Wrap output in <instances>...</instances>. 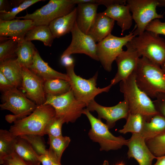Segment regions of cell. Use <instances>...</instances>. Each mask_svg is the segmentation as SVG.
<instances>
[{
  "instance_id": "obj_15",
  "label": "cell",
  "mask_w": 165,
  "mask_h": 165,
  "mask_svg": "<svg viewBox=\"0 0 165 165\" xmlns=\"http://www.w3.org/2000/svg\"><path fill=\"white\" fill-rule=\"evenodd\" d=\"M127 49L123 51L117 57V72L111 80L112 86L128 77L134 71L140 57L136 50L128 42L125 46Z\"/></svg>"
},
{
  "instance_id": "obj_14",
  "label": "cell",
  "mask_w": 165,
  "mask_h": 165,
  "mask_svg": "<svg viewBox=\"0 0 165 165\" xmlns=\"http://www.w3.org/2000/svg\"><path fill=\"white\" fill-rule=\"evenodd\" d=\"M86 109L90 112L96 111L98 119H103L106 120V124L109 129L113 127L117 120L122 119H126L129 114L127 103L124 100L111 107L101 105L94 100L89 104Z\"/></svg>"
},
{
  "instance_id": "obj_44",
  "label": "cell",
  "mask_w": 165,
  "mask_h": 165,
  "mask_svg": "<svg viewBox=\"0 0 165 165\" xmlns=\"http://www.w3.org/2000/svg\"><path fill=\"white\" fill-rule=\"evenodd\" d=\"M10 6L8 1L0 0V12L9 11Z\"/></svg>"
},
{
  "instance_id": "obj_17",
  "label": "cell",
  "mask_w": 165,
  "mask_h": 165,
  "mask_svg": "<svg viewBox=\"0 0 165 165\" xmlns=\"http://www.w3.org/2000/svg\"><path fill=\"white\" fill-rule=\"evenodd\" d=\"M35 26L33 21L30 20H0V35L9 37L18 41L24 39L28 32Z\"/></svg>"
},
{
  "instance_id": "obj_34",
  "label": "cell",
  "mask_w": 165,
  "mask_h": 165,
  "mask_svg": "<svg viewBox=\"0 0 165 165\" xmlns=\"http://www.w3.org/2000/svg\"><path fill=\"white\" fill-rule=\"evenodd\" d=\"M19 137L27 141L39 155L48 154L42 136L30 134Z\"/></svg>"
},
{
  "instance_id": "obj_18",
  "label": "cell",
  "mask_w": 165,
  "mask_h": 165,
  "mask_svg": "<svg viewBox=\"0 0 165 165\" xmlns=\"http://www.w3.org/2000/svg\"><path fill=\"white\" fill-rule=\"evenodd\" d=\"M77 5L76 24L82 32L87 34L96 20L98 5L87 2Z\"/></svg>"
},
{
  "instance_id": "obj_4",
  "label": "cell",
  "mask_w": 165,
  "mask_h": 165,
  "mask_svg": "<svg viewBox=\"0 0 165 165\" xmlns=\"http://www.w3.org/2000/svg\"><path fill=\"white\" fill-rule=\"evenodd\" d=\"M129 43L140 57H145L160 66L165 62V40L159 35L145 31Z\"/></svg>"
},
{
  "instance_id": "obj_47",
  "label": "cell",
  "mask_w": 165,
  "mask_h": 165,
  "mask_svg": "<svg viewBox=\"0 0 165 165\" xmlns=\"http://www.w3.org/2000/svg\"><path fill=\"white\" fill-rule=\"evenodd\" d=\"M161 67L165 74V62L161 66Z\"/></svg>"
},
{
  "instance_id": "obj_6",
  "label": "cell",
  "mask_w": 165,
  "mask_h": 165,
  "mask_svg": "<svg viewBox=\"0 0 165 165\" xmlns=\"http://www.w3.org/2000/svg\"><path fill=\"white\" fill-rule=\"evenodd\" d=\"M2 99L1 109L9 110L13 114L6 116V120L9 123L28 116L38 106L15 87L2 93Z\"/></svg>"
},
{
  "instance_id": "obj_22",
  "label": "cell",
  "mask_w": 165,
  "mask_h": 165,
  "mask_svg": "<svg viewBox=\"0 0 165 165\" xmlns=\"http://www.w3.org/2000/svg\"><path fill=\"white\" fill-rule=\"evenodd\" d=\"M77 7L69 14L52 21L49 27L55 38H58L71 32L76 23Z\"/></svg>"
},
{
  "instance_id": "obj_13",
  "label": "cell",
  "mask_w": 165,
  "mask_h": 165,
  "mask_svg": "<svg viewBox=\"0 0 165 165\" xmlns=\"http://www.w3.org/2000/svg\"><path fill=\"white\" fill-rule=\"evenodd\" d=\"M22 81L20 89L25 95L37 106L43 105L46 100L44 89L45 81L29 69L22 67Z\"/></svg>"
},
{
  "instance_id": "obj_42",
  "label": "cell",
  "mask_w": 165,
  "mask_h": 165,
  "mask_svg": "<svg viewBox=\"0 0 165 165\" xmlns=\"http://www.w3.org/2000/svg\"><path fill=\"white\" fill-rule=\"evenodd\" d=\"M38 159L42 165H54L58 164L49 154L39 155Z\"/></svg>"
},
{
  "instance_id": "obj_38",
  "label": "cell",
  "mask_w": 165,
  "mask_h": 165,
  "mask_svg": "<svg viewBox=\"0 0 165 165\" xmlns=\"http://www.w3.org/2000/svg\"><path fill=\"white\" fill-rule=\"evenodd\" d=\"M145 31L165 35V22H162L159 19L154 20L146 27Z\"/></svg>"
},
{
  "instance_id": "obj_10",
  "label": "cell",
  "mask_w": 165,
  "mask_h": 165,
  "mask_svg": "<svg viewBox=\"0 0 165 165\" xmlns=\"http://www.w3.org/2000/svg\"><path fill=\"white\" fill-rule=\"evenodd\" d=\"M134 31L123 37H117L110 34L97 44L98 61L106 71H111L112 64L123 51V47L136 36Z\"/></svg>"
},
{
  "instance_id": "obj_40",
  "label": "cell",
  "mask_w": 165,
  "mask_h": 165,
  "mask_svg": "<svg viewBox=\"0 0 165 165\" xmlns=\"http://www.w3.org/2000/svg\"><path fill=\"white\" fill-rule=\"evenodd\" d=\"M153 101L157 111L165 118V93L159 94Z\"/></svg>"
},
{
  "instance_id": "obj_31",
  "label": "cell",
  "mask_w": 165,
  "mask_h": 165,
  "mask_svg": "<svg viewBox=\"0 0 165 165\" xmlns=\"http://www.w3.org/2000/svg\"><path fill=\"white\" fill-rule=\"evenodd\" d=\"M44 89L46 94L59 95L67 93L71 88L68 81L56 79L45 81Z\"/></svg>"
},
{
  "instance_id": "obj_1",
  "label": "cell",
  "mask_w": 165,
  "mask_h": 165,
  "mask_svg": "<svg viewBox=\"0 0 165 165\" xmlns=\"http://www.w3.org/2000/svg\"><path fill=\"white\" fill-rule=\"evenodd\" d=\"M134 72L137 85L149 97L156 98L159 94L165 93V74L160 65L142 57Z\"/></svg>"
},
{
  "instance_id": "obj_3",
  "label": "cell",
  "mask_w": 165,
  "mask_h": 165,
  "mask_svg": "<svg viewBox=\"0 0 165 165\" xmlns=\"http://www.w3.org/2000/svg\"><path fill=\"white\" fill-rule=\"evenodd\" d=\"M55 116V109L51 105L38 106L29 115L15 121L9 131L17 137L30 134L42 136L47 124Z\"/></svg>"
},
{
  "instance_id": "obj_48",
  "label": "cell",
  "mask_w": 165,
  "mask_h": 165,
  "mask_svg": "<svg viewBox=\"0 0 165 165\" xmlns=\"http://www.w3.org/2000/svg\"><path fill=\"white\" fill-rule=\"evenodd\" d=\"M102 165H109L108 162L107 160H105L102 164Z\"/></svg>"
},
{
  "instance_id": "obj_29",
  "label": "cell",
  "mask_w": 165,
  "mask_h": 165,
  "mask_svg": "<svg viewBox=\"0 0 165 165\" xmlns=\"http://www.w3.org/2000/svg\"><path fill=\"white\" fill-rule=\"evenodd\" d=\"M126 119V123L123 128L118 131L120 133L125 134L130 132L132 134H140L145 121H147L146 118L140 114L129 113Z\"/></svg>"
},
{
  "instance_id": "obj_41",
  "label": "cell",
  "mask_w": 165,
  "mask_h": 165,
  "mask_svg": "<svg viewBox=\"0 0 165 165\" xmlns=\"http://www.w3.org/2000/svg\"><path fill=\"white\" fill-rule=\"evenodd\" d=\"M15 87L11 82L0 71V90L3 93Z\"/></svg>"
},
{
  "instance_id": "obj_11",
  "label": "cell",
  "mask_w": 165,
  "mask_h": 165,
  "mask_svg": "<svg viewBox=\"0 0 165 165\" xmlns=\"http://www.w3.org/2000/svg\"><path fill=\"white\" fill-rule=\"evenodd\" d=\"M126 5L136 24V30L134 31L136 36L142 34L152 20L163 18V14H159L156 12L157 0H127Z\"/></svg>"
},
{
  "instance_id": "obj_24",
  "label": "cell",
  "mask_w": 165,
  "mask_h": 165,
  "mask_svg": "<svg viewBox=\"0 0 165 165\" xmlns=\"http://www.w3.org/2000/svg\"><path fill=\"white\" fill-rule=\"evenodd\" d=\"M165 133V118L160 113L146 121L139 134L145 141Z\"/></svg>"
},
{
  "instance_id": "obj_50",
  "label": "cell",
  "mask_w": 165,
  "mask_h": 165,
  "mask_svg": "<svg viewBox=\"0 0 165 165\" xmlns=\"http://www.w3.org/2000/svg\"><path fill=\"white\" fill-rule=\"evenodd\" d=\"M54 165H61V164H55ZM101 165H102V164Z\"/></svg>"
},
{
  "instance_id": "obj_26",
  "label": "cell",
  "mask_w": 165,
  "mask_h": 165,
  "mask_svg": "<svg viewBox=\"0 0 165 165\" xmlns=\"http://www.w3.org/2000/svg\"><path fill=\"white\" fill-rule=\"evenodd\" d=\"M18 42L16 60L22 67L29 68L37 50L31 41H26L24 38Z\"/></svg>"
},
{
  "instance_id": "obj_36",
  "label": "cell",
  "mask_w": 165,
  "mask_h": 165,
  "mask_svg": "<svg viewBox=\"0 0 165 165\" xmlns=\"http://www.w3.org/2000/svg\"><path fill=\"white\" fill-rule=\"evenodd\" d=\"M63 121L55 116L46 125L44 133L49 136L57 137L62 136L61 128Z\"/></svg>"
},
{
  "instance_id": "obj_12",
  "label": "cell",
  "mask_w": 165,
  "mask_h": 165,
  "mask_svg": "<svg viewBox=\"0 0 165 165\" xmlns=\"http://www.w3.org/2000/svg\"><path fill=\"white\" fill-rule=\"evenodd\" d=\"M71 32V43L61 57L75 53H83L95 60L99 61L97 54L96 42L90 36L79 29L76 22Z\"/></svg>"
},
{
  "instance_id": "obj_45",
  "label": "cell",
  "mask_w": 165,
  "mask_h": 165,
  "mask_svg": "<svg viewBox=\"0 0 165 165\" xmlns=\"http://www.w3.org/2000/svg\"><path fill=\"white\" fill-rule=\"evenodd\" d=\"M154 165H165V155L157 157Z\"/></svg>"
},
{
  "instance_id": "obj_23",
  "label": "cell",
  "mask_w": 165,
  "mask_h": 165,
  "mask_svg": "<svg viewBox=\"0 0 165 165\" xmlns=\"http://www.w3.org/2000/svg\"><path fill=\"white\" fill-rule=\"evenodd\" d=\"M22 69L16 58L7 59L0 63V71L15 87L19 89L22 81Z\"/></svg>"
},
{
  "instance_id": "obj_2",
  "label": "cell",
  "mask_w": 165,
  "mask_h": 165,
  "mask_svg": "<svg viewBox=\"0 0 165 165\" xmlns=\"http://www.w3.org/2000/svg\"><path fill=\"white\" fill-rule=\"evenodd\" d=\"M120 90L127 103L129 113L140 114L149 121L154 115L159 114L153 101L138 87L135 80L134 71L127 78L120 82Z\"/></svg>"
},
{
  "instance_id": "obj_7",
  "label": "cell",
  "mask_w": 165,
  "mask_h": 165,
  "mask_svg": "<svg viewBox=\"0 0 165 165\" xmlns=\"http://www.w3.org/2000/svg\"><path fill=\"white\" fill-rule=\"evenodd\" d=\"M75 64L66 67L67 73L69 78V82L71 89L77 100L86 106L97 95L103 92H108L112 86L111 84L101 88L96 87L98 72L89 79H84L75 73Z\"/></svg>"
},
{
  "instance_id": "obj_25",
  "label": "cell",
  "mask_w": 165,
  "mask_h": 165,
  "mask_svg": "<svg viewBox=\"0 0 165 165\" xmlns=\"http://www.w3.org/2000/svg\"><path fill=\"white\" fill-rule=\"evenodd\" d=\"M14 152L29 165H39V155L25 140L17 137L15 143Z\"/></svg>"
},
{
  "instance_id": "obj_27",
  "label": "cell",
  "mask_w": 165,
  "mask_h": 165,
  "mask_svg": "<svg viewBox=\"0 0 165 165\" xmlns=\"http://www.w3.org/2000/svg\"><path fill=\"white\" fill-rule=\"evenodd\" d=\"M55 38L48 25L35 26L26 34L24 39L28 41L38 40L42 42L46 46H51Z\"/></svg>"
},
{
  "instance_id": "obj_16",
  "label": "cell",
  "mask_w": 165,
  "mask_h": 165,
  "mask_svg": "<svg viewBox=\"0 0 165 165\" xmlns=\"http://www.w3.org/2000/svg\"><path fill=\"white\" fill-rule=\"evenodd\" d=\"M129 158H134L139 165H152L156 159L147 146L145 139L139 134H133L126 144Z\"/></svg>"
},
{
  "instance_id": "obj_49",
  "label": "cell",
  "mask_w": 165,
  "mask_h": 165,
  "mask_svg": "<svg viewBox=\"0 0 165 165\" xmlns=\"http://www.w3.org/2000/svg\"><path fill=\"white\" fill-rule=\"evenodd\" d=\"M116 165H125L124 163L122 162L117 163Z\"/></svg>"
},
{
  "instance_id": "obj_28",
  "label": "cell",
  "mask_w": 165,
  "mask_h": 165,
  "mask_svg": "<svg viewBox=\"0 0 165 165\" xmlns=\"http://www.w3.org/2000/svg\"><path fill=\"white\" fill-rule=\"evenodd\" d=\"M49 136L50 147L49 155L59 164H61L62 155L64 150L68 146L71 141L69 137Z\"/></svg>"
},
{
  "instance_id": "obj_37",
  "label": "cell",
  "mask_w": 165,
  "mask_h": 165,
  "mask_svg": "<svg viewBox=\"0 0 165 165\" xmlns=\"http://www.w3.org/2000/svg\"><path fill=\"white\" fill-rule=\"evenodd\" d=\"M75 4L82 3H90L96 4L98 6L102 5L107 8L116 4L126 5L127 0H73Z\"/></svg>"
},
{
  "instance_id": "obj_5",
  "label": "cell",
  "mask_w": 165,
  "mask_h": 165,
  "mask_svg": "<svg viewBox=\"0 0 165 165\" xmlns=\"http://www.w3.org/2000/svg\"><path fill=\"white\" fill-rule=\"evenodd\" d=\"M46 100L43 105H49L54 109L55 116L61 119L64 123H74L83 113L84 103L75 98L71 89L67 93L59 95L46 94Z\"/></svg>"
},
{
  "instance_id": "obj_30",
  "label": "cell",
  "mask_w": 165,
  "mask_h": 165,
  "mask_svg": "<svg viewBox=\"0 0 165 165\" xmlns=\"http://www.w3.org/2000/svg\"><path fill=\"white\" fill-rule=\"evenodd\" d=\"M17 137L9 130H0V161L14 152V145Z\"/></svg>"
},
{
  "instance_id": "obj_20",
  "label": "cell",
  "mask_w": 165,
  "mask_h": 165,
  "mask_svg": "<svg viewBox=\"0 0 165 165\" xmlns=\"http://www.w3.org/2000/svg\"><path fill=\"white\" fill-rule=\"evenodd\" d=\"M29 69L45 81L56 79L68 81L69 80L66 74L58 72L50 67L48 63L42 59L38 50L35 54L33 63Z\"/></svg>"
},
{
  "instance_id": "obj_46",
  "label": "cell",
  "mask_w": 165,
  "mask_h": 165,
  "mask_svg": "<svg viewBox=\"0 0 165 165\" xmlns=\"http://www.w3.org/2000/svg\"><path fill=\"white\" fill-rule=\"evenodd\" d=\"M158 6L165 7V0H157Z\"/></svg>"
},
{
  "instance_id": "obj_35",
  "label": "cell",
  "mask_w": 165,
  "mask_h": 165,
  "mask_svg": "<svg viewBox=\"0 0 165 165\" xmlns=\"http://www.w3.org/2000/svg\"><path fill=\"white\" fill-rule=\"evenodd\" d=\"M41 0H26L20 5L8 12H0V20H9L15 19L16 15L21 11Z\"/></svg>"
},
{
  "instance_id": "obj_43",
  "label": "cell",
  "mask_w": 165,
  "mask_h": 165,
  "mask_svg": "<svg viewBox=\"0 0 165 165\" xmlns=\"http://www.w3.org/2000/svg\"><path fill=\"white\" fill-rule=\"evenodd\" d=\"M61 60L62 64L65 68L75 64L74 59L70 56H66L61 57Z\"/></svg>"
},
{
  "instance_id": "obj_39",
  "label": "cell",
  "mask_w": 165,
  "mask_h": 165,
  "mask_svg": "<svg viewBox=\"0 0 165 165\" xmlns=\"http://www.w3.org/2000/svg\"><path fill=\"white\" fill-rule=\"evenodd\" d=\"M0 162L3 165H29L15 152L4 158Z\"/></svg>"
},
{
  "instance_id": "obj_9",
  "label": "cell",
  "mask_w": 165,
  "mask_h": 165,
  "mask_svg": "<svg viewBox=\"0 0 165 165\" xmlns=\"http://www.w3.org/2000/svg\"><path fill=\"white\" fill-rule=\"evenodd\" d=\"M83 114L86 116L91 125L89 136L93 141L99 144L100 151L116 150L126 145L128 139H126L121 136H114L109 131L106 124L94 117L86 108L84 109Z\"/></svg>"
},
{
  "instance_id": "obj_19",
  "label": "cell",
  "mask_w": 165,
  "mask_h": 165,
  "mask_svg": "<svg viewBox=\"0 0 165 165\" xmlns=\"http://www.w3.org/2000/svg\"><path fill=\"white\" fill-rule=\"evenodd\" d=\"M103 14L115 21L120 28L122 33L129 30L133 23V18L129 9L126 5L116 4L107 8Z\"/></svg>"
},
{
  "instance_id": "obj_21",
  "label": "cell",
  "mask_w": 165,
  "mask_h": 165,
  "mask_svg": "<svg viewBox=\"0 0 165 165\" xmlns=\"http://www.w3.org/2000/svg\"><path fill=\"white\" fill-rule=\"evenodd\" d=\"M115 21L101 13L97 14L95 21L87 35L96 42L101 41L109 34L113 28Z\"/></svg>"
},
{
  "instance_id": "obj_8",
  "label": "cell",
  "mask_w": 165,
  "mask_h": 165,
  "mask_svg": "<svg viewBox=\"0 0 165 165\" xmlns=\"http://www.w3.org/2000/svg\"><path fill=\"white\" fill-rule=\"evenodd\" d=\"M75 5L73 0H50L33 13L15 18L31 20L35 26L49 25L54 20L70 13L75 7Z\"/></svg>"
},
{
  "instance_id": "obj_32",
  "label": "cell",
  "mask_w": 165,
  "mask_h": 165,
  "mask_svg": "<svg viewBox=\"0 0 165 165\" xmlns=\"http://www.w3.org/2000/svg\"><path fill=\"white\" fill-rule=\"evenodd\" d=\"M18 43V41L10 38L0 42V62L7 59L15 58L17 57L16 52Z\"/></svg>"
},
{
  "instance_id": "obj_33",
  "label": "cell",
  "mask_w": 165,
  "mask_h": 165,
  "mask_svg": "<svg viewBox=\"0 0 165 165\" xmlns=\"http://www.w3.org/2000/svg\"><path fill=\"white\" fill-rule=\"evenodd\" d=\"M152 153L156 157L165 155V133L145 141Z\"/></svg>"
}]
</instances>
